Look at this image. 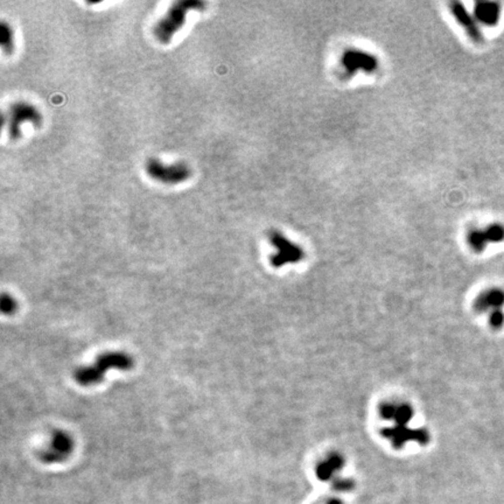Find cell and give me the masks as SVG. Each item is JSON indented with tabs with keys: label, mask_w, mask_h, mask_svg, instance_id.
<instances>
[{
	"label": "cell",
	"mask_w": 504,
	"mask_h": 504,
	"mask_svg": "<svg viewBox=\"0 0 504 504\" xmlns=\"http://www.w3.org/2000/svg\"><path fill=\"white\" fill-rule=\"evenodd\" d=\"M504 306V291L501 288H490L481 293L475 300L474 308L479 313L491 314L494 312L502 311Z\"/></svg>",
	"instance_id": "11"
},
{
	"label": "cell",
	"mask_w": 504,
	"mask_h": 504,
	"mask_svg": "<svg viewBox=\"0 0 504 504\" xmlns=\"http://www.w3.org/2000/svg\"><path fill=\"white\" fill-rule=\"evenodd\" d=\"M482 230L488 245L490 243L497 244L504 241V224L502 223H491Z\"/></svg>",
	"instance_id": "15"
},
{
	"label": "cell",
	"mask_w": 504,
	"mask_h": 504,
	"mask_svg": "<svg viewBox=\"0 0 504 504\" xmlns=\"http://www.w3.org/2000/svg\"><path fill=\"white\" fill-rule=\"evenodd\" d=\"M133 360L125 353H105L96 360L89 367L77 369L74 374V378L80 385L90 386L98 384L105 376V372L111 369L118 370H129L132 368Z\"/></svg>",
	"instance_id": "1"
},
{
	"label": "cell",
	"mask_w": 504,
	"mask_h": 504,
	"mask_svg": "<svg viewBox=\"0 0 504 504\" xmlns=\"http://www.w3.org/2000/svg\"><path fill=\"white\" fill-rule=\"evenodd\" d=\"M15 301L12 297L10 295L4 294L2 299V311L4 314H12L15 311Z\"/></svg>",
	"instance_id": "17"
},
{
	"label": "cell",
	"mask_w": 504,
	"mask_h": 504,
	"mask_svg": "<svg viewBox=\"0 0 504 504\" xmlns=\"http://www.w3.org/2000/svg\"><path fill=\"white\" fill-rule=\"evenodd\" d=\"M7 131L12 140H17L21 136V126L24 123H32L35 128L42 125V114L35 106L27 102H17L12 104L7 111Z\"/></svg>",
	"instance_id": "5"
},
{
	"label": "cell",
	"mask_w": 504,
	"mask_h": 504,
	"mask_svg": "<svg viewBox=\"0 0 504 504\" xmlns=\"http://www.w3.org/2000/svg\"><path fill=\"white\" fill-rule=\"evenodd\" d=\"M380 436L390 442L395 449H402L409 442L427 445L431 441V433L426 429L410 427L409 425H392L383 427Z\"/></svg>",
	"instance_id": "6"
},
{
	"label": "cell",
	"mask_w": 504,
	"mask_h": 504,
	"mask_svg": "<svg viewBox=\"0 0 504 504\" xmlns=\"http://www.w3.org/2000/svg\"><path fill=\"white\" fill-rule=\"evenodd\" d=\"M72 446H74V442L67 432L56 431L53 434L52 441L47 449L41 453V460L47 463L61 462L67 459L69 454L71 453Z\"/></svg>",
	"instance_id": "9"
},
{
	"label": "cell",
	"mask_w": 504,
	"mask_h": 504,
	"mask_svg": "<svg viewBox=\"0 0 504 504\" xmlns=\"http://www.w3.org/2000/svg\"><path fill=\"white\" fill-rule=\"evenodd\" d=\"M378 414L383 420L394 425H409L414 415V409L410 403L402 401H387L378 407Z\"/></svg>",
	"instance_id": "8"
},
{
	"label": "cell",
	"mask_w": 504,
	"mask_h": 504,
	"mask_svg": "<svg viewBox=\"0 0 504 504\" xmlns=\"http://www.w3.org/2000/svg\"><path fill=\"white\" fill-rule=\"evenodd\" d=\"M145 171L149 178L165 184H178L190 178V168L183 163L166 165L156 158L146 161Z\"/></svg>",
	"instance_id": "4"
},
{
	"label": "cell",
	"mask_w": 504,
	"mask_h": 504,
	"mask_svg": "<svg viewBox=\"0 0 504 504\" xmlns=\"http://www.w3.org/2000/svg\"><path fill=\"white\" fill-rule=\"evenodd\" d=\"M205 3L200 0H180L169 7L166 14L153 27V34L160 44H169L173 35L182 28L190 11H202Z\"/></svg>",
	"instance_id": "2"
},
{
	"label": "cell",
	"mask_w": 504,
	"mask_h": 504,
	"mask_svg": "<svg viewBox=\"0 0 504 504\" xmlns=\"http://www.w3.org/2000/svg\"><path fill=\"white\" fill-rule=\"evenodd\" d=\"M502 9L498 3L480 2L475 5L474 15L476 21L486 26H496L501 18Z\"/></svg>",
	"instance_id": "12"
},
{
	"label": "cell",
	"mask_w": 504,
	"mask_h": 504,
	"mask_svg": "<svg viewBox=\"0 0 504 504\" xmlns=\"http://www.w3.org/2000/svg\"><path fill=\"white\" fill-rule=\"evenodd\" d=\"M489 323L494 329L502 328L504 325V313L503 311H497L489 314Z\"/></svg>",
	"instance_id": "16"
},
{
	"label": "cell",
	"mask_w": 504,
	"mask_h": 504,
	"mask_svg": "<svg viewBox=\"0 0 504 504\" xmlns=\"http://www.w3.org/2000/svg\"><path fill=\"white\" fill-rule=\"evenodd\" d=\"M343 457L338 454L334 453L330 454L326 457L325 460L321 461L320 463L317 466V475L321 480H327L329 478H332V475L334 473L340 471L343 466Z\"/></svg>",
	"instance_id": "13"
},
{
	"label": "cell",
	"mask_w": 504,
	"mask_h": 504,
	"mask_svg": "<svg viewBox=\"0 0 504 504\" xmlns=\"http://www.w3.org/2000/svg\"><path fill=\"white\" fill-rule=\"evenodd\" d=\"M268 242L276 249V252L270 257V263L273 267L279 268L287 264H297L305 258V251L301 246L290 241L277 230L268 232Z\"/></svg>",
	"instance_id": "3"
},
{
	"label": "cell",
	"mask_w": 504,
	"mask_h": 504,
	"mask_svg": "<svg viewBox=\"0 0 504 504\" xmlns=\"http://www.w3.org/2000/svg\"><path fill=\"white\" fill-rule=\"evenodd\" d=\"M451 12L455 18V20L459 22L460 26L467 32L471 39L476 42V44H482L484 41L482 30L480 29L478 21L475 17L466 10V7L461 3H452L451 4Z\"/></svg>",
	"instance_id": "10"
},
{
	"label": "cell",
	"mask_w": 504,
	"mask_h": 504,
	"mask_svg": "<svg viewBox=\"0 0 504 504\" xmlns=\"http://www.w3.org/2000/svg\"><path fill=\"white\" fill-rule=\"evenodd\" d=\"M0 46H2L3 52L7 55H11L14 51L13 30L5 21H3L0 25Z\"/></svg>",
	"instance_id": "14"
},
{
	"label": "cell",
	"mask_w": 504,
	"mask_h": 504,
	"mask_svg": "<svg viewBox=\"0 0 504 504\" xmlns=\"http://www.w3.org/2000/svg\"><path fill=\"white\" fill-rule=\"evenodd\" d=\"M341 65L345 74L354 76L359 71H364L368 74L375 72L379 67V62L378 59L370 53L360 49H348L342 54Z\"/></svg>",
	"instance_id": "7"
}]
</instances>
